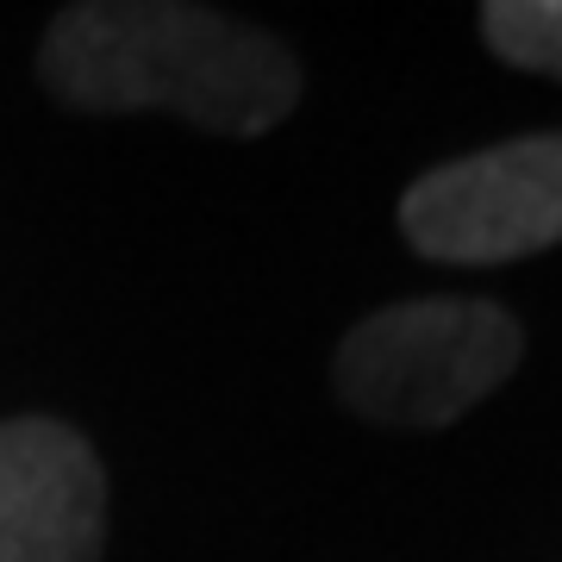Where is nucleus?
<instances>
[{
  "label": "nucleus",
  "instance_id": "obj_1",
  "mask_svg": "<svg viewBox=\"0 0 562 562\" xmlns=\"http://www.w3.org/2000/svg\"><path fill=\"white\" fill-rule=\"evenodd\" d=\"M38 81L76 113H181L225 138H262L301 106V63L276 32L181 0L63 7L44 25Z\"/></svg>",
  "mask_w": 562,
  "mask_h": 562
},
{
  "label": "nucleus",
  "instance_id": "obj_4",
  "mask_svg": "<svg viewBox=\"0 0 562 562\" xmlns=\"http://www.w3.org/2000/svg\"><path fill=\"white\" fill-rule=\"evenodd\" d=\"M106 475L63 419H0V562H101Z\"/></svg>",
  "mask_w": 562,
  "mask_h": 562
},
{
  "label": "nucleus",
  "instance_id": "obj_5",
  "mask_svg": "<svg viewBox=\"0 0 562 562\" xmlns=\"http://www.w3.org/2000/svg\"><path fill=\"white\" fill-rule=\"evenodd\" d=\"M482 38L513 69L562 81V0H487Z\"/></svg>",
  "mask_w": 562,
  "mask_h": 562
},
{
  "label": "nucleus",
  "instance_id": "obj_3",
  "mask_svg": "<svg viewBox=\"0 0 562 562\" xmlns=\"http://www.w3.org/2000/svg\"><path fill=\"white\" fill-rule=\"evenodd\" d=\"M401 232L431 262H513L562 244V132L425 169L401 194Z\"/></svg>",
  "mask_w": 562,
  "mask_h": 562
},
{
  "label": "nucleus",
  "instance_id": "obj_2",
  "mask_svg": "<svg viewBox=\"0 0 562 562\" xmlns=\"http://www.w3.org/2000/svg\"><path fill=\"white\" fill-rule=\"evenodd\" d=\"M525 350L519 319L494 301H401L350 325L331 382L350 413L401 431H438L513 375Z\"/></svg>",
  "mask_w": 562,
  "mask_h": 562
}]
</instances>
